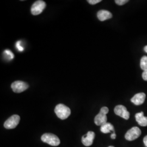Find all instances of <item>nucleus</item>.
<instances>
[{
    "label": "nucleus",
    "mask_w": 147,
    "mask_h": 147,
    "mask_svg": "<svg viewBox=\"0 0 147 147\" xmlns=\"http://www.w3.org/2000/svg\"><path fill=\"white\" fill-rule=\"evenodd\" d=\"M55 112L59 118L62 120H64L70 115L71 111L67 106L62 104H59L56 106Z\"/></svg>",
    "instance_id": "1"
},
{
    "label": "nucleus",
    "mask_w": 147,
    "mask_h": 147,
    "mask_svg": "<svg viewBox=\"0 0 147 147\" xmlns=\"http://www.w3.org/2000/svg\"><path fill=\"white\" fill-rule=\"evenodd\" d=\"M109 110L107 107H102L100 109V112L95 116V124L98 126H101L107 123V118L106 115L109 113Z\"/></svg>",
    "instance_id": "2"
},
{
    "label": "nucleus",
    "mask_w": 147,
    "mask_h": 147,
    "mask_svg": "<svg viewBox=\"0 0 147 147\" xmlns=\"http://www.w3.org/2000/svg\"><path fill=\"white\" fill-rule=\"evenodd\" d=\"M42 142L47 143L52 146H58L60 144V140L56 135L51 134H44L41 137Z\"/></svg>",
    "instance_id": "3"
},
{
    "label": "nucleus",
    "mask_w": 147,
    "mask_h": 147,
    "mask_svg": "<svg viewBox=\"0 0 147 147\" xmlns=\"http://www.w3.org/2000/svg\"><path fill=\"white\" fill-rule=\"evenodd\" d=\"M141 135V131L138 127L135 126L132 127L130 130L126 132L125 138L126 140L132 141L136 140Z\"/></svg>",
    "instance_id": "4"
},
{
    "label": "nucleus",
    "mask_w": 147,
    "mask_h": 147,
    "mask_svg": "<svg viewBox=\"0 0 147 147\" xmlns=\"http://www.w3.org/2000/svg\"><path fill=\"white\" fill-rule=\"evenodd\" d=\"M45 7L46 3L44 1L42 0L37 1L32 5V14L33 16H38L42 13Z\"/></svg>",
    "instance_id": "5"
},
{
    "label": "nucleus",
    "mask_w": 147,
    "mask_h": 147,
    "mask_svg": "<svg viewBox=\"0 0 147 147\" xmlns=\"http://www.w3.org/2000/svg\"><path fill=\"white\" fill-rule=\"evenodd\" d=\"M20 120V116L14 115L11 116L4 123V127L7 129H13L16 128L19 124Z\"/></svg>",
    "instance_id": "6"
},
{
    "label": "nucleus",
    "mask_w": 147,
    "mask_h": 147,
    "mask_svg": "<svg viewBox=\"0 0 147 147\" xmlns=\"http://www.w3.org/2000/svg\"><path fill=\"white\" fill-rule=\"evenodd\" d=\"M28 84L21 81H16L11 85V87L13 92L17 93H21L26 90L28 88Z\"/></svg>",
    "instance_id": "7"
},
{
    "label": "nucleus",
    "mask_w": 147,
    "mask_h": 147,
    "mask_svg": "<svg viewBox=\"0 0 147 147\" xmlns=\"http://www.w3.org/2000/svg\"><path fill=\"white\" fill-rule=\"evenodd\" d=\"M116 115L127 120L130 118V113L127 110L126 107L123 105H117L114 109Z\"/></svg>",
    "instance_id": "8"
},
{
    "label": "nucleus",
    "mask_w": 147,
    "mask_h": 147,
    "mask_svg": "<svg viewBox=\"0 0 147 147\" xmlns=\"http://www.w3.org/2000/svg\"><path fill=\"white\" fill-rule=\"evenodd\" d=\"M94 137V132L88 131L86 135H84L82 137V142L85 146L89 147L93 144Z\"/></svg>",
    "instance_id": "9"
},
{
    "label": "nucleus",
    "mask_w": 147,
    "mask_h": 147,
    "mask_svg": "<svg viewBox=\"0 0 147 147\" xmlns=\"http://www.w3.org/2000/svg\"><path fill=\"white\" fill-rule=\"evenodd\" d=\"M146 95L144 93H140L135 95L131 99V101L135 105H142L146 99Z\"/></svg>",
    "instance_id": "10"
},
{
    "label": "nucleus",
    "mask_w": 147,
    "mask_h": 147,
    "mask_svg": "<svg viewBox=\"0 0 147 147\" xmlns=\"http://www.w3.org/2000/svg\"><path fill=\"white\" fill-rule=\"evenodd\" d=\"M97 17L101 21H104L112 18V14L109 11L100 10L97 13Z\"/></svg>",
    "instance_id": "11"
},
{
    "label": "nucleus",
    "mask_w": 147,
    "mask_h": 147,
    "mask_svg": "<svg viewBox=\"0 0 147 147\" xmlns=\"http://www.w3.org/2000/svg\"><path fill=\"white\" fill-rule=\"evenodd\" d=\"M136 121L138 124L142 126H147V117L144 116V113L141 112L135 115Z\"/></svg>",
    "instance_id": "12"
},
{
    "label": "nucleus",
    "mask_w": 147,
    "mask_h": 147,
    "mask_svg": "<svg viewBox=\"0 0 147 147\" xmlns=\"http://www.w3.org/2000/svg\"><path fill=\"white\" fill-rule=\"evenodd\" d=\"M100 130L104 134H108L111 131L115 132L114 126H113L112 124L107 122L101 126Z\"/></svg>",
    "instance_id": "13"
},
{
    "label": "nucleus",
    "mask_w": 147,
    "mask_h": 147,
    "mask_svg": "<svg viewBox=\"0 0 147 147\" xmlns=\"http://www.w3.org/2000/svg\"><path fill=\"white\" fill-rule=\"evenodd\" d=\"M141 68L143 71L147 70V56H144L142 57L141 59V63H140Z\"/></svg>",
    "instance_id": "14"
},
{
    "label": "nucleus",
    "mask_w": 147,
    "mask_h": 147,
    "mask_svg": "<svg viewBox=\"0 0 147 147\" xmlns=\"http://www.w3.org/2000/svg\"><path fill=\"white\" fill-rule=\"evenodd\" d=\"M3 54L5 56V57L9 60L13 59L14 57V54L9 50H5V51L3 52Z\"/></svg>",
    "instance_id": "15"
},
{
    "label": "nucleus",
    "mask_w": 147,
    "mask_h": 147,
    "mask_svg": "<svg viewBox=\"0 0 147 147\" xmlns=\"http://www.w3.org/2000/svg\"><path fill=\"white\" fill-rule=\"evenodd\" d=\"M21 41H18L17 42H16V48L18 49V51L22 52V51H24V48L21 46Z\"/></svg>",
    "instance_id": "16"
},
{
    "label": "nucleus",
    "mask_w": 147,
    "mask_h": 147,
    "mask_svg": "<svg viewBox=\"0 0 147 147\" xmlns=\"http://www.w3.org/2000/svg\"><path fill=\"white\" fill-rule=\"evenodd\" d=\"M128 2H129L128 0H116L115 1L116 4L119 5H124Z\"/></svg>",
    "instance_id": "17"
},
{
    "label": "nucleus",
    "mask_w": 147,
    "mask_h": 147,
    "mask_svg": "<svg viewBox=\"0 0 147 147\" xmlns=\"http://www.w3.org/2000/svg\"><path fill=\"white\" fill-rule=\"evenodd\" d=\"M101 1V0H88V1H87V2L89 3V4L93 5H95L96 3H98Z\"/></svg>",
    "instance_id": "18"
},
{
    "label": "nucleus",
    "mask_w": 147,
    "mask_h": 147,
    "mask_svg": "<svg viewBox=\"0 0 147 147\" xmlns=\"http://www.w3.org/2000/svg\"><path fill=\"white\" fill-rule=\"evenodd\" d=\"M142 78L144 80L147 81V70L144 71L142 73Z\"/></svg>",
    "instance_id": "19"
},
{
    "label": "nucleus",
    "mask_w": 147,
    "mask_h": 147,
    "mask_svg": "<svg viewBox=\"0 0 147 147\" xmlns=\"http://www.w3.org/2000/svg\"><path fill=\"white\" fill-rule=\"evenodd\" d=\"M143 142L146 147H147V135L144 137L143 138Z\"/></svg>",
    "instance_id": "20"
},
{
    "label": "nucleus",
    "mask_w": 147,
    "mask_h": 147,
    "mask_svg": "<svg viewBox=\"0 0 147 147\" xmlns=\"http://www.w3.org/2000/svg\"><path fill=\"white\" fill-rule=\"evenodd\" d=\"M111 138H112V139H113V140L116 139V133H115V132H113V133L111 134Z\"/></svg>",
    "instance_id": "21"
},
{
    "label": "nucleus",
    "mask_w": 147,
    "mask_h": 147,
    "mask_svg": "<svg viewBox=\"0 0 147 147\" xmlns=\"http://www.w3.org/2000/svg\"><path fill=\"white\" fill-rule=\"evenodd\" d=\"M144 51H145L146 53H147V45L144 47Z\"/></svg>",
    "instance_id": "22"
},
{
    "label": "nucleus",
    "mask_w": 147,
    "mask_h": 147,
    "mask_svg": "<svg viewBox=\"0 0 147 147\" xmlns=\"http://www.w3.org/2000/svg\"><path fill=\"white\" fill-rule=\"evenodd\" d=\"M109 147H113V146H109Z\"/></svg>",
    "instance_id": "23"
}]
</instances>
